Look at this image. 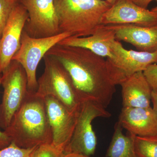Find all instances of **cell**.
I'll return each mask as SVG.
<instances>
[{"mask_svg": "<svg viewBox=\"0 0 157 157\" xmlns=\"http://www.w3.org/2000/svg\"><path fill=\"white\" fill-rule=\"evenodd\" d=\"M46 54L53 57L70 74L82 102L96 101L107 108L116 92L107 60L86 48L57 44Z\"/></svg>", "mask_w": 157, "mask_h": 157, "instance_id": "cell-1", "label": "cell"}, {"mask_svg": "<svg viewBox=\"0 0 157 157\" xmlns=\"http://www.w3.org/2000/svg\"><path fill=\"white\" fill-rule=\"evenodd\" d=\"M4 133L11 142L22 148H31L52 141L45 98L29 92L25 100Z\"/></svg>", "mask_w": 157, "mask_h": 157, "instance_id": "cell-2", "label": "cell"}, {"mask_svg": "<svg viewBox=\"0 0 157 157\" xmlns=\"http://www.w3.org/2000/svg\"><path fill=\"white\" fill-rule=\"evenodd\" d=\"M60 32L71 36L92 35L112 5L105 0H54Z\"/></svg>", "mask_w": 157, "mask_h": 157, "instance_id": "cell-3", "label": "cell"}, {"mask_svg": "<svg viewBox=\"0 0 157 157\" xmlns=\"http://www.w3.org/2000/svg\"><path fill=\"white\" fill-rule=\"evenodd\" d=\"M44 72L38 80L36 94L45 98L52 96L72 113L78 114L82 101L72 78L56 59L45 54Z\"/></svg>", "mask_w": 157, "mask_h": 157, "instance_id": "cell-4", "label": "cell"}, {"mask_svg": "<svg viewBox=\"0 0 157 157\" xmlns=\"http://www.w3.org/2000/svg\"><path fill=\"white\" fill-rule=\"evenodd\" d=\"M111 116L103 106L95 101H83L77 117L76 125L65 154H79L91 156L95 152L97 137L93 130L92 122L98 117Z\"/></svg>", "mask_w": 157, "mask_h": 157, "instance_id": "cell-5", "label": "cell"}, {"mask_svg": "<svg viewBox=\"0 0 157 157\" xmlns=\"http://www.w3.org/2000/svg\"><path fill=\"white\" fill-rule=\"evenodd\" d=\"M3 91L0 104V128L5 130L29 94L26 74L21 65L12 61L2 72Z\"/></svg>", "mask_w": 157, "mask_h": 157, "instance_id": "cell-6", "label": "cell"}, {"mask_svg": "<svg viewBox=\"0 0 157 157\" xmlns=\"http://www.w3.org/2000/svg\"><path fill=\"white\" fill-rule=\"evenodd\" d=\"M70 36L71 35L68 33H62L52 36L35 38L30 36L23 31L20 46L12 61L18 62L24 69L27 77L29 92H36L38 88L36 71L42 59L54 45Z\"/></svg>", "mask_w": 157, "mask_h": 157, "instance_id": "cell-7", "label": "cell"}, {"mask_svg": "<svg viewBox=\"0 0 157 157\" xmlns=\"http://www.w3.org/2000/svg\"><path fill=\"white\" fill-rule=\"evenodd\" d=\"M113 57L106 59L108 70L116 86L135 73L144 72L150 65L157 64V51L153 52L128 50L115 40L111 45Z\"/></svg>", "mask_w": 157, "mask_h": 157, "instance_id": "cell-8", "label": "cell"}, {"mask_svg": "<svg viewBox=\"0 0 157 157\" xmlns=\"http://www.w3.org/2000/svg\"><path fill=\"white\" fill-rule=\"evenodd\" d=\"M28 13L24 29L30 36L45 38L60 33L54 0H19Z\"/></svg>", "mask_w": 157, "mask_h": 157, "instance_id": "cell-9", "label": "cell"}, {"mask_svg": "<svg viewBox=\"0 0 157 157\" xmlns=\"http://www.w3.org/2000/svg\"><path fill=\"white\" fill-rule=\"evenodd\" d=\"M28 17L26 9L19 2L11 12L0 38V73L9 67L19 49Z\"/></svg>", "mask_w": 157, "mask_h": 157, "instance_id": "cell-10", "label": "cell"}, {"mask_svg": "<svg viewBox=\"0 0 157 157\" xmlns=\"http://www.w3.org/2000/svg\"><path fill=\"white\" fill-rule=\"evenodd\" d=\"M46 111L52 133V144L66 150L70 143L78 114L72 113L52 96L45 98Z\"/></svg>", "mask_w": 157, "mask_h": 157, "instance_id": "cell-11", "label": "cell"}, {"mask_svg": "<svg viewBox=\"0 0 157 157\" xmlns=\"http://www.w3.org/2000/svg\"><path fill=\"white\" fill-rule=\"evenodd\" d=\"M101 24L151 26L157 25V14L138 6L131 0H118L104 13Z\"/></svg>", "mask_w": 157, "mask_h": 157, "instance_id": "cell-12", "label": "cell"}, {"mask_svg": "<svg viewBox=\"0 0 157 157\" xmlns=\"http://www.w3.org/2000/svg\"><path fill=\"white\" fill-rule=\"evenodd\" d=\"M114 31L116 39L134 46L139 51H157V25L142 26L132 24L106 25Z\"/></svg>", "mask_w": 157, "mask_h": 157, "instance_id": "cell-13", "label": "cell"}, {"mask_svg": "<svg viewBox=\"0 0 157 157\" xmlns=\"http://www.w3.org/2000/svg\"><path fill=\"white\" fill-rule=\"evenodd\" d=\"M118 122L123 128L135 136L157 135V119L151 107H123Z\"/></svg>", "mask_w": 157, "mask_h": 157, "instance_id": "cell-14", "label": "cell"}, {"mask_svg": "<svg viewBox=\"0 0 157 157\" xmlns=\"http://www.w3.org/2000/svg\"><path fill=\"white\" fill-rule=\"evenodd\" d=\"M115 40L114 31L106 25H101L90 36L69 37L58 44L86 48L99 56L107 59L113 57L111 45Z\"/></svg>", "mask_w": 157, "mask_h": 157, "instance_id": "cell-15", "label": "cell"}, {"mask_svg": "<svg viewBox=\"0 0 157 157\" xmlns=\"http://www.w3.org/2000/svg\"><path fill=\"white\" fill-rule=\"evenodd\" d=\"M119 85L121 87L123 107H151L153 90L143 72L135 73L121 82Z\"/></svg>", "mask_w": 157, "mask_h": 157, "instance_id": "cell-16", "label": "cell"}, {"mask_svg": "<svg viewBox=\"0 0 157 157\" xmlns=\"http://www.w3.org/2000/svg\"><path fill=\"white\" fill-rule=\"evenodd\" d=\"M135 135H124L118 122L116 124L112 140L107 151V157H137L134 149Z\"/></svg>", "mask_w": 157, "mask_h": 157, "instance_id": "cell-17", "label": "cell"}, {"mask_svg": "<svg viewBox=\"0 0 157 157\" xmlns=\"http://www.w3.org/2000/svg\"><path fill=\"white\" fill-rule=\"evenodd\" d=\"M134 149L137 157H157V135L135 136Z\"/></svg>", "mask_w": 157, "mask_h": 157, "instance_id": "cell-18", "label": "cell"}, {"mask_svg": "<svg viewBox=\"0 0 157 157\" xmlns=\"http://www.w3.org/2000/svg\"><path fill=\"white\" fill-rule=\"evenodd\" d=\"M63 149L54 146L52 144H44L37 146L31 157H63Z\"/></svg>", "mask_w": 157, "mask_h": 157, "instance_id": "cell-19", "label": "cell"}, {"mask_svg": "<svg viewBox=\"0 0 157 157\" xmlns=\"http://www.w3.org/2000/svg\"><path fill=\"white\" fill-rule=\"evenodd\" d=\"M37 147L22 148L11 142L7 147L0 149V157H31Z\"/></svg>", "mask_w": 157, "mask_h": 157, "instance_id": "cell-20", "label": "cell"}, {"mask_svg": "<svg viewBox=\"0 0 157 157\" xmlns=\"http://www.w3.org/2000/svg\"><path fill=\"white\" fill-rule=\"evenodd\" d=\"M19 0H0V38L11 12Z\"/></svg>", "mask_w": 157, "mask_h": 157, "instance_id": "cell-21", "label": "cell"}, {"mask_svg": "<svg viewBox=\"0 0 157 157\" xmlns=\"http://www.w3.org/2000/svg\"><path fill=\"white\" fill-rule=\"evenodd\" d=\"M143 73L152 90L157 89V64L150 65Z\"/></svg>", "mask_w": 157, "mask_h": 157, "instance_id": "cell-22", "label": "cell"}, {"mask_svg": "<svg viewBox=\"0 0 157 157\" xmlns=\"http://www.w3.org/2000/svg\"><path fill=\"white\" fill-rule=\"evenodd\" d=\"M2 82V76H0V86ZM11 143V139L0 130V149L7 147Z\"/></svg>", "mask_w": 157, "mask_h": 157, "instance_id": "cell-23", "label": "cell"}, {"mask_svg": "<svg viewBox=\"0 0 157 157\" xmlns=\"http://www.w3.org/2000/svg\"><path fill=\"white\" fill-rule=\"evenodd\" d=\"M151 103L157 119V89L152 90L151 95Z\"/></svg>", "mask_w": 157, "mask_h": 157, "instance_id": "cell-24", "label": "cell"}, {"mask_svg": "<svg viewBox=\"0 0 157 157\" xmlns=\"http://www.w3.org/2000/svg\"><path fill=\"white\" fill-rule=\"evenodd\" d=\"M131 1L136 5L144 9H147L149 5L153 1L157 2V0H131Z\"/></svg>", "mask_w": 157, "mask_h": 157, "instance_id": "cell-25", "label": "cell"}, {"mask_svg": "<svg viewBox=\"0 0 157 157\" xmlns=\"http://www.w3.org/2000/svg\"><path fill=\"white\" fill-rule=\"evenodd\" d=\"M63 157H94L91 156L73 153H70L65 154L64 155Z\"/></svg>", "mask_w": 157, "mask_h": 157, "instance_id": "cell-26", "label": "cell"}, {"mask_svg": "<svg viewBox=\"0 0 157 157\" xmlns=\"http://www.w3.org/2000/svg\"><path fill=\"white\" fill-rule=\"evenodd\" d=\"M105 1H107L109 4H111V5H113L115 4V3L117 2L118 0H105Z\"/></svg>", "mask_w": 157, "mask_h": 157, "instance_id": "cell-27", "label": "cell"}, {"mask_svg": "<svg viewBox=\"0 0 157 157\" xmlns=\"http://www.w3.org/2000/svg\"><path fill=\"white\" fill-rule=\"evenodd\" d=\"M151 11L157 14V6L154 7V8H152V9H151Z\"/></svg>", "mask_w": 157, "mask_h": 157, "instance_id": "cell-28", "label": "cell"}]
</instances>
